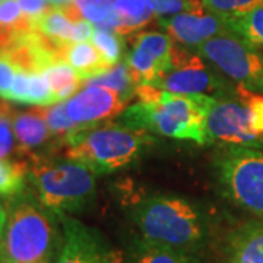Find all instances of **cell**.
<instances>
[{
	"label": "cell",
	"mask_w": 263,
	"mask_h": 263,
	"mask_svg": "<svg viewBox=\"0 0 263 263\" xmlns=\"http://www.w3.org/2000/svg\"><path fill=\"white\" fill-rule=\"evenodd\" d=\"M192 50L238 85L263 92V53L245 38L222 34Z\"/></svg>",
	"instance_id": "52a82bcc"
},
{
	"label": "cell",
	"mask_w": 263,
	"mask_h": 263,
	"mask_svg": "<svg viewBox=\"0 0 263 263\" xmlns=\"http://www.w3.org/2000/svg\"><path fill=\"white\" fill-rule=\"evenodd\" d=\"M149 132L132 129L120 123L79 126L62 141L63 157L88 165L95 174H110L141 158L154 145Z\"/></svg>",
	"instance_id": "277c9868"
},
{
	"label": "cell",
	"mask_w": 263,
	"mask_h": 263,
	"mask_svg": "<svg viewBox=\"0 0 263 263\" xmlns=\"http://www.w3.org/2000/svg\"><path fill=\"white\" fill-rule=\"evenodd\" d=\"M136 98L138 103L120 114V124L208 145L206 111L212 95L176 94L152 85H139Z\"/></svg>",
	"instance_id": "6da1fadb"
},
{
	"label": "cell",
	"mask_w": 263,
	"mask_h": 263,
	"mask_svg": "<svg viewBox=\"0 0 263 263\" xmlns=\"http://www.w3.org/2000/svg\"><path fill=\"white\" fill-rule=\"evenodd\" d=\"M202 5L205 10L228 21L260 6L263 0H202Z\"/></svg>",
	"instance_id": "f1b7e54d"
},
{
	"label": "cell",
	"mask_w": 263,
	"mask_h": 263,
	"mask_svg": "<svg viewBox=\"0 0 263 263\" xmlns=\"http://www.w3.org/2000/svg\"><path fill=\"white\" fill-rule=\"evenodd\" d=\"M75 22L69 18L66 10L62 6H51L41 16L32 22L34 31L40 32L48 41L63 48L67 44H73V31Z\"/></svg>",
	"instance_id": "d6986e66"
},
{
	"label": "cell",
	"mask_w": 263,
	"mask_h": 263,
	"mask_svg": "<svg viewBox=\"0 0 263 263\" xmlns=\"http://www.w3.org/2000/svg\"><path fill=\"white\" fill-rule=\"evenodd\" d=\"M65 104L66 113L78 126L89 127L120 116L127 101L110 88L85 86Z\"/></svg>",
	"instance_id": "7c38bea8"
},
{
	"label": "cell",
	"mask_w": 263,
	"mask_h": 263,
	"mask_svg": "<svg viewBox=\"0 0 263 263\" xmlns=\"http://www.w3.org/2000/svg\"><path fill=\"white\" fill-rule=\"evenodd\" d=\"M13 110L9 104L0 101V160L8 158L15 149V135L12 127Z\"/></svg>",
	"instance_id": "1f68e13d"
},
{
	"label": "cell",
	"mask_w": 263,
	"mask_h": 263,
	"mask_svg": "<svg viewBox=\"0 0 263 263\" xmlns=\"http://www.w3.org/2000/svg\"><path fill=\"white\" fill-rule=\"evenodd\" d=\"M51 92L56 98V103H65L73 95L79 92V88L84 86V81L76 73V70L66 63L65 60H57L47 66L43 72Z\"/></svg>",
	"instance_id": "7402d4cb"
},
{
	"label": "cell",
	"mask_w": 263,
	"mask_h": 263,
	"mask_svg": "<svg viewBox=\"0 0 263 263\" xmlns=\"http://www.w3.org/2000/svg\"><path fill=\"white\" fill-rule=\"evenodd\" d=\"M12 127L19 155L24 158L35 157L38 149L46 148L50 139L56 138L37 107L25 113L15 114Z\"/></svg>",
	"instance_id": "9a60e30c"
},
{
	"label": "cell",
	"mask_w": 263,
	"mask_h": 263,
	"mask_svg": "<svg viewBox=\"0 0 263 263\" xmlns=\"http://www.w3.org/2000/svg\"><path fill=\"white\" fill-rule=\"evenodd\" d=\"M2 2H5V0H0V3H2Z\"/></svg>",
	"instance_id": "f35d334b"
},
{
	"label": "cell",
	"mask_w": 263,
	"mask_h": 263,
	"mask_svg": "<svg viewBox=\"0 0 263 263\" xmlns=\"http://www.w3.org/2000/svg\"><path fill=\"white\" fill-rule=\"evenodd\" d=\"M215 174L222 196L263 219V151L227 145L215 157Z\"/></svg>",
	"instance_id": "8992f818"
},
{
	"label": "cell",
	"mask_w": 263,
	"mask_h": 263,
	"mask_svg": "<svg viewBox=\"0 0 263 263\" xmlns=\"http://www.w3.org/2000/svg\"><path fill=\"white\" fill-rule=\"evenodd\" d=\"M6 211L0 259L9 263H56L63 241L59 215L29 190L9 199Z\"/></svg>",
	"instance_id": "7a4b0ae2"
},
{
	"label": "cell",
	"mask_w": 263,
	"mask_h": 263,
	"mask_svg": "<svg viewBox=\"0 0 263 263\" xmlns=\"http://www.w3.org/2000/svg\"><path fill=\"white\" fill-rule=\"evenodd\" d=\"M2 231H3V230H2V228H0V235H2Z\"/></svg>",
	"instance_id": "74e56055"
},
{
	"label": "cell",
	"mask_w": 263,
	"mask_h": 263,
	"mask_svg": "<svg viewBox=\"0 0 263 263\" xmlns=\"http://www.w3.org/2000/svg\"><path fill=\"white\" fill-rule=\"evenodd\" d=\"M31 31H34L32 22L24 13L18 0L0 3V54Z\"/></svg>",
	"instance_id": "ffe728a7"
},
{
	"label": "cell",
	"mask_w": 263,
	"mask_h": 263,
	"mask_svg": "<svg viewBox=\"0 0 263 263\" xmlns=\"http://www.w3.org/2000/svg\"><path fill=\"white\" fill-rule=\"evenodd\" d=\"M84 19L97 28L116 31L120 27V19L114 9L113 0H73Z\"/></svg>",
	"instance_id": "cb8c5ba5"
},
{
	"label": "cell",
	"mask_w": 263,
	"mask_h": 263,
	"mask_svg": "<svg viewBox=\"0 0 263 263\" xmlns=\"http://www.w3.org/2000/svg\"><path fill=\"white\" fill-rule=\"evenodd\" d=\"M206 136L208 143L224 142L226 145L256 148L263 145V138L254 135L250 129L249 110L237 91L212 95L206 111Z\"/></svg>",
	"instance_id": "9c48e42d"
},
{
	"label": "cell",
	"mask_w": 263,
	"mask_h": 263,
	"mask_svg": "<svg viewBox=\"0 0 263 263\" xmlns=\"http://www.w3.org/2000/svg\"><path fill=\"white\" fill-rule=\"evenodd\" d=\"M28 180L38 200L57 215L81 214L94 203L97 174L84 162L35 155L29 158Z\"/></svg>",
	"instance_id": "5b68a950"
},
{
	"label": "cell",
	"mask_w": 263,
	"mask_h": 263,
	"mask_svg": "<svg viewBox=\"0 0 263 263\" xmlns=\"http://www.w3.org/2000/svg\"><path fill=\"white\" fill-rule=\"evenodd\" d=\"M227 263H263V219L237 226L226 240Z\"/></svg>",
	"instance_id": "5bb4252c"
},
{
	"label": "cell",
	"mask_w": 263,
	"mask_h": 263,
	"mask_svg": "<svg viewBox=\"0 0 263 263\" xmlns=\"http://www.w3.org/2000/svg\"><path fill=\"white\" fill-rule=\"evenodd\" d=\"M158 24L174 43L187 48H196L211 38L231 32L227 19L208 10L158 18Z\"/></svg>",
	"instance_id": "4fadbf2b"
},
{
	"label": "cell",
	"mask_w": 263,
	"mask_h": 263,
	"mask_svg": "<svg viewBox=\"0 0 263 263\" xmlns=\"http://www.w3.org/2000/svg\"><path fill=\"white\" fill-rule=\"evenodd\" d=\"M53 6H65V5H69L72 3L73 0H48Z\"/></svg>",
	"instance_id": "d590c367"
},
{
	"label": "cell",
	"mask_w": 263,
	"mask_h": 263,
	"mask_svg": "<svg viewBox=\"0 0 263 263\" xmlns=\"http://www.w3.org/2000/svg\"><path fill=\"white\" fill-rule=\"evenodd\" d=\"M124 263H200V257L141 237L132 240L124 253Z\"/></svg>",
	"instance_id": "2e32d148"
},
{
	"label": "cell",
	"mask_w": 263,
	"mask_h": 263,
	"mask_svg": "<svg viewBox=\"0 0 263 263\" xmlns=\"http://www.w3.org/2000/svg\"><path fill=\"white\" fill-rule=\"evenodd\" d=\"M222 73L195 50L174 44L170 69L152 86L176 94L216 95L234 92L235 86L227 82Z\"/></svg>",
	"instance_id": "ba28073f"
},
{
	"label": "cell",
	"mask_w": 263,
	"mask_h": 263,
	"mask_svg": "<svg viewBox=\"0 0 263 263\" xmlns=\"http://www.w3.org/2000/svg\"><path fill=\"white\" fill-rule=\"evenodd\" d=\"M129 51L124 56L135 82L152 85L171 66L174 41L158 31H139L129 35Z\"/></svg>",
	"instance_id": "8fae6325"
},
{
	"label": "cell",
	"mask_w": 263,
	"mask_h": 263,
	"mask_svg": "<svg viewBox=\"0 0 263 263\" xmlns=\"http://www.w3.org/2000/svg\"><path fill=\"white\" fill-rule=\"evenodd\" d=\"M59 218L63 241L56 263H124V253L100 230L67 214Z\"/></svg>",
	"instance_id": "30bf717a"
},
{
	"label": "cell",
	"mask_w": 263,
	"mask_h": 263,
	"mask_svg": "<svg viewBox=\"0 0 263 263\" xmlns=\"http://www.w3.org/2000/svg\"><path fill=\"white\" fill-rule=\"evenodd\" d=\"M62 60L72 66L84 82L103 75L113 67L105 62L94 44L88 41L65 46L62 48Z\"/></svg>",
	"instance_id": "e0dca14e"
},
{
	"label": "cell",
	"mask_w": 263,
	"mask_h": 263,
	"mask_svg": "<svg viewBox=\"0 0 263 263\" xmlns=\"http://www.w3.org/2000/svg\"><path fill=\"white\" fill-rule=\"evenodd\" d=\"M157 13V18L173 16L186 12H202L205 10L202 0H149Z\"/></svg>",
	"instance_id": "4dcf8cb0"
},
{
	"label": "cell",
	"mask_w": 263,
	"mask_h": 263,
	"mask_svg": "<svg viewBox=\"0 0 263 263\" xmlns=\"http://www.w3.org/2000/svg\"><path fill=\"white\" fill-rule=\"evenodd\" d=\"M114 9L120 19L117 34L129 37L154 22L157 16L149 0H113Z\"/></svg>",
	"instance_id": "44dd1931"
},
{
	"label": "cell",
	"mask_w": 263,
	"mask_h": 263,
	"mask_svg": "<svg viewBox=\"0 0 263 263\" xmlns=\"http://www.w3.org/2000/svg\"><path fill=\"white\" fill-rule=\"evenodd\" d=\"M231 32L254 46H263V5L227 21Z\"/></svg>",
	"instance_id": "484cf974"
},
{
	"label": "cell",
	"mask_w": 263,
	"mask_h": 263,
	"mask_svg": "<svg viewBox=\"0 0 263 263\" xmlns=\"http://www.w3.org/2000/svg\"><path fill=\"white\" fill-rule=\"evenodd\" d=\"M15 75H16V67L8 57L0 54V98L2 100H9Z\"/></svg>",
	"instance_id": "d6a6232c"
},
{
	"label": "cell",
	"mask_w": 263,
	"mask_h": 263,
	"mask_svg": "<svg viewBox=\"0 0 263 263\" xmlns=\"http://www.w3.org/2000/svg\"><path fill=\"white\" fill-rule=\"evenodd\" d=\"M8 101L46 107L56 104V98L43 73H31L16 69Z\"/></svg>",
	"instance_id": "ac0fdd59"
},
{
	"label": "cell",
	"mask_w": 263,
	"mask_h": 263,
	"mask_svg": "<svg viewBox=\"0 0 263 263\" xmlns=\"http://www.w3.org/2000/svg\"><path fill=\"white\" fill-rule=\"evenodd\" d=\"M28 180V162L24 158L0 160V197L12 199L25 190Z\"/></svg>",
	"instance_id": "d4e9b609"
},
{
	"label": "cell",
	"mask_w": 263,
	"mask_h": 263,
	"mask_svg": "<svg viewBox=\"0 0 263 263\" xmlns=\"http://www.w3.org/2000/svg\"><path fill=\"white\" fill-rule=\"evenodd\" d=\"M37 108L41 116L44 117L50 130L53 132V135L60 141V145L70 132L76 130L79 127L66 113L65 103H56L51 105H46V107H37Z\"/></svg>",
	"instance_id": "83f0119b"
},
{
	"label": "cell",
	"mask_w": 263,
	"mask_h": 263,
	"mask_svg": "<svg viewBox=\"0 0 263 263\" xmlns=\"http://www.w3.org/2000/svg\"><path fill=\"white\" fill-rule=\"evenodd\" d=\"M18 2L31 22H34L38 16H41L46 10L53 6L48 0H18Z\"/></svg>",
	"instance_id": "836d02e7"
},
{
	"label": "cell",
	"mask_w": 263,
	"mask_h": 263,
	"mask_svg": "<svg viewBox=\"0 0 263 263\" xmlns=\"http://www.w3.org/2000/svg\"><path fill=\"white\" fill-rule=\"evenodd\" d=\"M132 222L143 238L199 254L211 237V221L202 208L173 195H149L133 202Z\"/></svg>",
	"instance_id": "3957f363"
},
{
	"label": "cell",
	"mask_w": 263,
	"mask_h": 263,
	"mask_svg": "<svg viewBox=\"0 0 263 263\" xmlns=\"http://www.w3.org/2000/svg\"><path fill=\"white\" fill-rule=\"evenodd\" d=\"M84 86H104L114 89L116 92L122 95L123 98L129 103L133 97H136L138 84L135 82L130 73V69L126 62H120L113 66L108 72L103 75L95 76L89 81H85Z\"/></svg>",
	"instance_id": "603a6c76"
},
{
	"label": "cell",
	"mask_w": 263,
	"mask_h": 263,
	"mask_svg": "<svg viewBox=\"0 0 263 263\" xmlns=\"http://www.w3.org/2000/svg\"><path fill=\"white\" fill-rule=\"evenodd\" d=\"M0 263H9V262H6V260H2V259H0Z\"/></svg>",
	"instance_id": "8d00e7d4"
},
{
	"label": "cell",
	"mask_w": 263,
	"mask_h": 263,
	"mask_svg": "<svg viewBox=\"0 0 263 263\" xmlns=\"http://www.w3.org/2000/svg\"><path fill=\"white\" fill-rule=\"evenodd\" d=\"M237 95L246 104L250 117V129L254 135L263 138V95L256 94L241 85H237Z\"/></svg>",
	"instance_id": "f546056e"
},
{
	"label": "cell",
	"mask_w": 263,
	"mask_h": 263,
	"mask_svg": "<svg viewBox=\"0 0 263 263\" xmlns=\"http://www.w3.org/2000/svg\"><path fill=\"white\" fill-rule=\"evenodd\" d=\"M91 41L97 47V50L101 53V56L105 59L107 63H110L111 66L120 63L123 54H124V47H126L123 35L117 34L116 31H111V29L95 27Z\"/></svg>",
	"instance_id": "4316f807"
},
{
	"label": "cell",
	"mask_w": 263,
	"mask_h": 263,
	"mask_svg": "<svg viewBox=\"0 0 263 263\" xmlns=\"http://www.w3.org/2000/svg\"><path fill=\"white\" fill-rule=\"evenodd\" d=\"M6 216H8V211H6V206H3V203L0 202V228L3 230L5 227V222H6Z\"/></svg>",
	"instance_id": "e575fe53"
}]
</instances>
